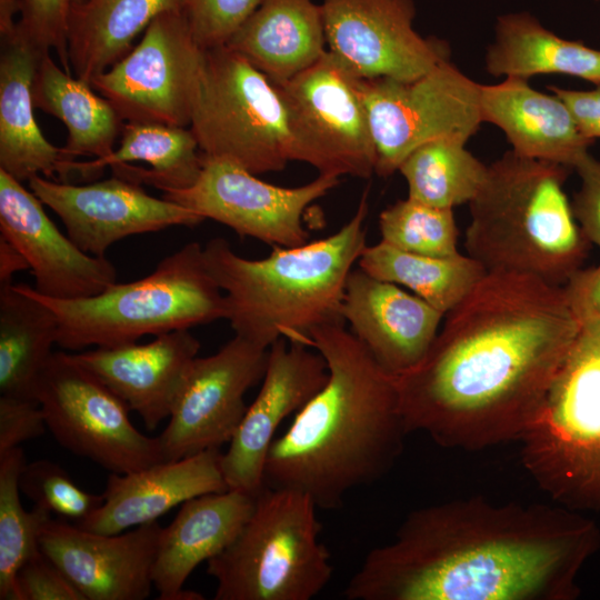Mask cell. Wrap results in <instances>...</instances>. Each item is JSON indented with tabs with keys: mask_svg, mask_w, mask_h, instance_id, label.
<instances>
[{
	"mask_svg": "<svg viewBox=\"0 0 600 600\" xmlns=\"http://www.w3.org/2000/svg\"><path fill=\"white\" fill-rule=\"evenodd\" d=\"M568 173L564 166L512 150L488 166L469 202L468 256L487 272L528 274L562 287L591 247L563 190Z\"/></svg>",
	"mask_w": 600,
	"mask_h": 600,
	"instance_id": "5b68a950",
	"label": "cell"
},
{
	"mask_svg": "<svg viewBox=\"0 0 600 600\" xmlns=\"http://www.w3.org/2000/svg\"><path fill=\"white\" fill-rule=\"evenodd\" d=\"M226 46L280 84L328 50L321 3L262 0Z\"/></svg>",
	"mask_w": 600,
	"mask_h": 600,
	"instance_id": "4316f807",
	"label": "cell"
},
{
	"mask_svg": "<svg viewBox=\"0 0 600 600\" xmlns=\"http://www.w3.org/2000/svg\"><path fill=\"white\" fill-rule=\"evenodd\" d=\"M120 137L119 147L107 157L72 161L71 173L93 178L110 167L113 176L162 192L187 189L198 180L203 157L190 128L127 121Z\"/></svg>",
	"mask_w": 600,
	"mask_h": 600,
	"instance_id": "83f0119b",
	"label": "cell"
},
{
	"mask_svg": "<svg viewBox=\"0 0 600 600\" xmlns=\"http://www.w3.org/2000/svg\"><path fill=\"white\" fill-rule=\"evenodd\" d=\"M268 349L236 336L192 361L159 440L163 461L229 443L242 420L246 392L262 380Z\"/></svg>",
	"mask_w": 600,
	"mask_h": 600,
	"instance_id": "9a60e30c",
	"label": "cell"
},
{
	"mask_svg": "<svg viewBox=\"0 0 600 600\" xmlns=\"http://www.w3.org/2000/svg\"><path fill=\"white\" fill-rule=\"evenodd\" d=\"M39 402L0 396V454L44 433Z\"/></svg>",
	"mask_w": 600,
	"mask_h": 600,
	"instance_id": "60d3db41",
	"label": "cell"
},
{
	"mask_svg": "<svg viewBox=\"0 0 600 600\" xmlns=\"http://www.w3.org/2000/svg\"><path fill=\"white\" fill-rule=\"evenodd\" d=\"M379 229L382 242L407 252L431 257L459 254L453 209L407 197L381 211Z\"/></svg>",
	"mask_w": 600,
	"mask_h": 600,
	"instance_id": "d590c367",
	"label": "cell"
},
{
	"mask_svg": "<svg viewBox=\"0 0 600 600\" xmlns=\"http://www.w3.org/2000/svg\"><path fill=\"white\" fill-rule=\"evenodd\" d=\"M189 128L203 157L229 160L253 174L299 161L276 86L228 46L203 52Z\"/></svg>",
	"mask_w": 600,
	"mask_h": 600,
	"instance_id": "9c48e42d",
	"label": "cell"
},
{
	"mask_svg": "<svg viewBox=\"0 0 600 600\" xmlns=\"http://www.w3.org/2000/svg\"><path fill=\"white\" fill-rule=\"evenodd\" d=\"M303 344L323 357L328 380L273 440L263 486L303 492L318 509L332 510L390 470L408 432L394 376L343 321L313 328Z\"/></svg>",
	"mask_w": 600,
	"mask_h": 600,
	"instance_id": "3957f363",
	"label": "cell"
},
{
	"mask_svg": "<svg viewBox=\"0 0 600 600\" xmlns=\"http://www.w3.org/2000/svg\"><path fill=\"white\" fill-rule=\"evenodd\" d=\"M580 328L562 287L487 272L423 359L394 377L407 432L463 450L519 441Z\"/></svg>",
	"mask_w": 600,
	"mask_h": 600,
	"instance_id": "6da1fadb",
	"label": "cell"
},
{
	"mask_svg": "<svg viewBox=\"0 0 600 600\" xmlns=\"http://www.w3.org/2000/svg\"><path fill=\"white\" fill-rule=\"evenodd\" d=\"M262 0H187V17L198 44L226 46Z\"/></svg>",
	"mask_w": 600,
	"mask_h": 600,
	"instance_id": "f35d334b",
	"label": "cell"
},
{
	"mask_svg": "<svg viewBox=\"0 0 600 600\" xmlns=\"http://www.w3.org/2000/svg\"><path fill=\"white\" fill-rule=\"evenodd\" d=\"M274 86L299 161L337 178L376 173L377 152L361 78L339 58L327 50L313 64Z\"/></svg>",
	"mask_w": 600,
	"mask_h": 600,
	"instance_id": "30bf717a",
	"label": "cell"
},
{
	"mask_svg": "<svg viewBox=\"0 0 600 600\" xmlns=\"http://www.w3.org/2000/svg\"><path fill=\"white\" fill-rule=\"evenodd\" d=\"M361 88L380 177L393 174L416 148L430 140L467 142L483 122L480 83L449 59L414 80L361 79Z\"/></svg>",
	"mask_w": 600,
	"mask_h": 600,
	"instance_id": "7c38bea8",
	"label": "cell"
},
{
	"mask_svg": "<svg viewBox=\"0 0 600 600\" xmlns=\"http://www.w3.org/2000/svg\"><path fill=\"white\" fill-rule=\"evenodd\" d=\"M203 52L187 12L167 11L156 17L139 43L91 86L124 122L188 127Z\"/></svg>",
	"mask_w": 600,
	"mask_h": 600,
	"instance_id": "4fadbf2b",
	"label": "cell"
},
{
	"mask_svg": "<svg viewBox=\"0 0 600 600\" xmlns=\"http://www.w3.org/2000/svg\"><path fill=\"white\" fill-rule=\"evenodd\" d=\"M34 294L56 314L57 344L68 350L117 347L227 319V301L207 270L203 247L190 242L163 258L144 278L112 283L81 299Z\"/></svg>",
	"mask_w": 600,
	"mask_h": 600,
	"instance_id": "8992f818",
	"label": "cell"
},
{
	"mask_svg": "<svg viewBox=\"0 0 600 600\" xmlns=\"http://www.w3.org/2000/svg\"><path fill=\"white\" fill-rule=\"evenodd\" d=\"M357 263L376 279L406 287L442 314L456 307L487 273L468 254L421 256L382 241L367 246Z\"/></svg>",
	"mask_w": 600,
	"mask_h": 600,
	"instance_id": "d6a6232c",
	"label": "cell"
},
{
	"mask_svg": "<svg viewBox=\"0 0 600 600\" xmlns=\"http://www.w3.org/2000/svg\"><path fill=\"white\" fill-rule=\"evenodd\" d=\"M341 316L377 362L394 377L423 359L444 318L418 296L359 268L347 279Z\"/></svg>",
	"mask_w": 600,
	"mask_h": 600,
	"instance_id": "44dd1931",
	"label": "cell"
},
{
	"mask_svg": "<svg viewBox=\"0 0 600 600\" xmlns=\"http://www.w3.org/2000/svg\"><path fill=\"white\" fill-rule=\"evenodd\" d=\"M42 204L21 181L0 169V234L24 256L36 291L71 300L96 296L117 282L113 264L78 248Z\"/></svg>",
	"mask_w": 600,
	"mask_h": 600,
	"instance_id": "ffe728a7",
	"label": "cell"
},
{
	"mask_svg": "<svg viewBox=\"0 0 600 600\" xmlns=\"http://www.w3.org/2000/svg\"><path fill=\"white\" fill-rule=\"evenodd\" d=\"M254 497L228 489L206 493L181 504L172 522L162 528L152 568L159 600H202L183 589L190 573L223 551L249 519Z\"/></svg>",
	"mask_w": 600,
	"mask_h": 600,
	"instance_id": "cb8c5ba5",
	"label": "cell"
},
{
	"mask_svg": "<svg viewBox=\"0 0 600 600\" xmlns=\"http://www.w3.org/2000/svg\"><path fill=\"white\" fill-rule=\"evenodd\" d=\"M220 459L219 449H209L129 473L110 472L103 503L76 524L92 532L116 534L156 521L194 497L223 492L228 487Z\"/></svg>",
	"mask_w": 600,
	"mask_h": 600,
	"instance_id": "603a6c76",
	"label": "cell"
},
{
	"mask_svg": "<svg viewBox=\"0 0 600 600\" xmlns=\"http://www.w3.org/2000/svg\"><path fill=\"white\" fill-rule=\"evenodd\" d=\"M480 109L482 121L500 128L522 157L573 169L594 142L580 132L559 97L531 88L527 79L480 84Z\"/></svg>",
	"mask_w": 600,
	"mask_h": 600,
	"instance_id": "d4e9b609",
	"label": "cell"
},
{
	"mask_svg": "<svg viewBox=\"0 0 600 600\" xmlns=\"http://www.w3.org/2000/svg\"><path fill=\"white\" fill-rule=\"evenodd\" d=\"M484 67L493 77L528 80L557 73L600 84V50L554 34L527 11L497 18Z\"/></svg>",
	"mask_w": 600,
	"mask_h": 600,
	"instance_id": "f546056e",
	"label": "cell"
},
{
	"mask_svg": "<svg viewBox=\"0 0 600 600\" xmlns=\"http://www.w3.org/2000/svg\"><path fill=\"white\" fill-rule=\"evenodd\" d=\"M519 441L523 467L554 503L600 512V321L580 328Z\"/></svg>",
	"mask_w": 600,
	"mask_h": 600,
	"instance_id": "52a82bcc",
	"label": "cell"
},
{
	"mask_svg": "<svg viewBox=\"0 0 600 600\" xmlns=\"http://www.w3.org/2000/svg\"><path fill=\"white\" fill-rule=\"evenodd\" d=\"M464 144L439 138L416 148L398 170L407 181L408 197L447 209L469 203L480 190L488 166Z\"/></svg>",
	"mask_w": 600,
	"mask_h": 600,
	"instance_id": "836d02e7",
	"label": "cell"
},
{
	"mask_svg": "<svg viewBox=\"0 0 600 600\" xmlns=\"http://www.w3.org/2000/svg\"><path fill=\"white\" fill-rule=\"evenodd\" d=\"M312 348L276 340L268 349L262 386L221 453L228 489L252 496L263 488L264 464L281 422L298 412L326 384L328 366Z\"/></svg>",
	"mask_w": 600,
	"mask_h": 600,
	"instance_id": "ac0fdd59",
	"label": "cell"
},
{
	"mask_svg": "<svg viewBox=\"0 0 600 600\" xmlns=\"http://www.w3.org/2000/svg\"><path fill=\"white\" fill-rule=\"evenodd\" d=\"M328 50L361 79L414 80L449 59L413 28V0H322Z\"/></svg>",
	"mask_w": 600,
	"mask_h": 600,
	"instance_id": "2e32d148",
	"label": "cell"
},
{
	"mask_svg": "<svg viewBox=\"0 0 600 600\" xmlns=\"http://www.w3.org/2000/svg\"><path fill=\"white\" fill-rule=\"evenodd\" d=\"M28 268L24 256L0 234V284L11 283L14 273Z\"/></svg>",
	"mask_w": 600,
	"mask_h": 600,
	"instance_id": "f6af8a7d",
	"label": "cell"
},
{
	"mask_svg": "<svg viewBox=\"0 0 600 600\" xmlns=\"http://www.w3.org/2000/svg\"><path fill=\"white\" fill-rule=\"evenodd\" d=\"M20 14V0H0V36L8 37L17 31Z\"/></svg>",
	"mask_w": 600,
	"mask_h": 600,
	"instance_id": "bcb514c9",
	"label": "cell"
},
{
	"mask_svg": "<svg viewBox=\"0 0 600 600\" xmlns=\"http://www.w3.org/2000/svg\"><path fill=\"white\" fill-rule=\"evenodd\" d=\"M573 169L581 179L571 202L574 218L591 244L600 248V160L588 152Z\"/></svg>",
	"mask_w": 600,
	"mask_h": 600,
	"instance_id": "b9f144b4",
	"label": "cell"
},
{
	"mask_svg": "<svg viewBox=\"0 0 600 600\" xmlns=\"http://www.w3.org/2000/svg\"><path fill=\"white\" fill-rule=\"evenodd\" d=\"M187 0H84L69 16L67 52L76 77L91 81L124 58L149 23Z\"/></svg>",
	"mask_w": 600,
	"mask_h": 600,
	"instance_id": "f1b7e54d",
	"label": "cell"
},
{
	"mask_svg": "<svg viewBox=\"0 0 600 600\" xmlns=\"http://www.w3.org/2000/svg\"><path fill=\"white\" fill-rule=\"evenodd\" d=\"M368 190L337 232L306 244L273 247L263 259L237 254L223 238L203 247L208 272L223 291L236 336L269 349L278 339L303 344L319 326L343 321L347 279L367 247Z\"/></svg>",
	"mask_w": 600,
	"mask_h": 600,
	"instance_id": "277c9868",
	"label": "cell"
},
{
	"mask_svg": "<svg viewBox=\"0 0 600 600\" xmlns=\"http://www.w3.org/2000/svg\"><path fill=\"white\" fill-rule=\"evenodd\" d=\"M568 107L578 129L588 139L600 138V84L591 90L549 87Z\"/></svg>",
	"mask_w": 600,
	"mask_h": 600,
	"instance_id": "ee69618b",
	"label": "cell"
},
{
	"mask_svg": "<svg viewBox=\"0 0 600 600\" xmlns=\"http://www.w3.org/2000/svg\"><path fill=\"white\" fill-rule=\"evenodd\" d=\"M256 176L229 160L203 157L196 183L187 189L164 191L162 198L220 222L241 237L272 247L306 244L309 233L302 224V214L313 201L333 189L339 178L319 174L303 186L284 188Z\"/></svg>",
	"mask_w": 600,
	"mask_h": 600,
	"instance_id": "5bb4252c",
	"label": "cell"
},
{
	"mask_svg": "<svg viewBox=\"0 0 600 600\" xmlns=\"http://www.w3.org/2000/svg\"><path fill=\"white\" fill-rule=\"evenodd\" d=\"M200 347L189 329H180L143 344L97 347L72 354L152 431L170 417Z\"/></svg>",
	"mask_w": 600,
	"mask_h": 600,
	"instance_id": "7402d4cb",
	"label": "cell"
},
{
	"mask_svg": "<svg viewBox=\"0 0 600 600\" xmlns=\"http://www.w3.org/2000/svg\"><path fill=\"white\" fill-rule=\"evenodd\" d=\"M53 311L27 284H0V394L37 401L38 379L57 344Z\"/></svg>",
	"mask_w": 600,
	"mask_h": 600,
	"instance_id": "1f68e13d",
	"label": "cell"
},
{
	"mask_svg": "<svg viewBox=\"0 0 600 600\" xmlns=\"http://www.w3.org/2000/svg\"><path fill=\"white\" fill-rule=\"evenodd\" d=\"M596 1H600V0H596Z\"/></svg>",
	"mask_w": 600,
	"mask_h": 600,
	"instance_id": "7dc6e473",
	"label": "cell"
},
{
	"mask_svg": "<svg viewBox=\"0 0 600 600\" xmlns=\"http://www.w3.org/2000/svg\"><path fill=\"white\" fill-rule=\"evenodd\" d=\"M47 429L73 454L112 473H129L163 461L159 437L130 421L127 404L83 368L72 353L53 352L37 384Z\"/></svg>",
	"mask_w": 600,
	"mask_h": 600,
	"instance_id": "8fae6325",
	"label": "cell"
},
{
	"mask_svg": "<svg viewBox=\"0 0 600 600\" xmlns=\"http://www.w3.org/2000/svg\"><path fill=\"white\" fill-rule=\"evenodd\" d=\"M12 600H86L40 548L16 574Z\"/></svg>",
	"mask_w": 600,
	"mask_h": 600,
	"instance_id": "ab89813d",
	"label": "cell"
},
{
	"mask_svg": "<svg viewBox=\"0 0 600 600\" xmlns=\"http://www.w3.org/2000/svg\"><path fill=\"white\" fill-rule=\"evenodd\" d=\"M161 531L157 520L104 534L49 518L38 543L86 600H143L153 587Z\"/></svg>",
	"mask_w": 600,
	"mask_h": 600,
	"instance_id": "d6986e66",
	"label": "cell"
},
{
	"mask_svg": "<svg viewBox=\"0 0 600 600\" xmlns=\"http://www.w3.org/2000/svg\"><path fill=\"white\" fill-rule=\"evenodd\" d=\"M34 108L54 116L68 130L62 148L69 161L103 158L114 150L124 121L114 107L80 78H73L50 57L40 56L32 83Z\"/></svg>",
	"mask_w": 600,
	"mask_h": 600,
	"instance_id": "4dcf8cb0",
	"label": "cell"
},
{
	"mask_svg": "<svg viewBox=\"0 0 600 600\" xmlns=\"http://www.w3.org/2000/svg\"><path fill=\"white\" fill-rule=\"evenodd\" d=\"M600 529L554 503L456 499L410 512L350 578L348 600H573Z\"/></svg>",
	"mask_w": 600,
	"mask_h": 600,
	"instance_id": "7a4b0ae2",
	"label": "cell"
},
{
	"mask_svg": "<svg viewBox=\"0 0 600 600\" xmlns=\"http://www.w3.org/2000/svg\"><path fill=\"white\" fill-rule=\"evenodd\" d=\"M568 306L580 327L600 321V263L578 269L562 286Z\"/></svg>",
	"mask_w": 600,
	"mask_h": 600,
	"instance_id": "7bdbcfd3",
	"label": "cell"
},
{
	"mask_svg": "<svg viewBox=\"0 0 600 600\" xmlns=\"http://www.w3.org/2000/svg\"><path fill=\"white\" fill-rule=\"evenodd\" d=\"M84 0H20L18 30L37 50L59 54L61 67L69 73L67 28L71 10Z\"/></svg>",
	"mask_w": 600,
	"mask_h": 600,
	"instance_id": "74e56055",
	"label": "cell"
},
{
	"mask_svg": "<svg viewBox=\"0 0 600 600\" xmlns=\"http://www.w3.org/2000/svg\"><path fill=\"white\" fill-rule=\"evenodd\" d=\"M21 447L0 454V599L12 600L16 574L22 563L39 550V532L50 512L33 506L23 509L19 477L26 464Z\"/></svg>",
	"mask_w": 600,
	"mask_h": 600,
	"instance_id": "e575fe53",
	"label": "cell"
},
{
	"mask_svg": "<svg viewBox=\"0 0 600 600\" xmlns=\"http://www.w3.org/2000/svg\"><path fill=\"white\" fill-rule=\"evenodd\" d=\"M30 190L62 221L82 251L104 257L114 242L132 234L173 226L194 227L206 220L164 198L148 194L139 183L113 176L88 184L29 179Z\"/></svg>",
	"mask_w": 600,
	"mask_h": 600,
	"instance_id": "e0dca14e",
	"label": "cell"
},
{
	"mask_svg": "<svg viewBox=\"0 0 600 600\" xmlns=\"http://www.w3.org/2000/svg\"><path fill=\"white\" fill-rule=\"evenodd\" d=\"M42 53L18 28L1 38L0 169L21 182L33 176L64 180L71 174L72 161L46 139L33 113L32 83Z\"/></svg>",
	"mask_w": 600,
	"mask_h": 600,
	"instance_id": "484cf974",
	"label": "cell"
},
{
	"mask_svg": "<svg viewBox=\"0 0 600 600\" xmlns=\"http://www.w3.org/2000/svg\"><path fill=\"white\" fill-rule=\"evenodd\" d=\"M19 488L34 506L76 523L103 503L102 494L87 492L61 466L47 459L26 462L19 477Z\"/></svg>",
	"mask_w": 600,
	"mask_h": 600,
	"instance_id": "8d00e7d4",
	"label": "cell"
},
{
	"mask_svg": "<svg viewBox=\"0 0 600 600\" xmlns=\"http://www.w3.org/2000/svg\"><path fill=\"white\" fill-rule=\"evenodd\" d=\"M317 506L306 493L263 486L233 541L207 561L216 600H310L333 567L320 540Z\"/></svg>",
	"mask_w": 600,
	"mask_h": 600,
	"instance_id": "ba28073f",
	"label": "cell"
}]
</instances>
